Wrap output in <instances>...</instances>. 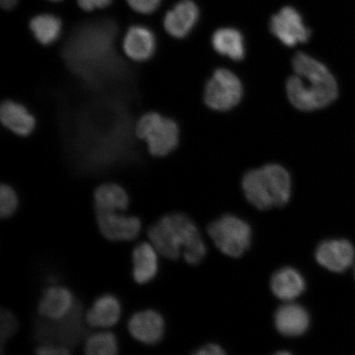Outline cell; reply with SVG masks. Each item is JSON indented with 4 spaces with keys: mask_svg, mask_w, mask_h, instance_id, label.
Here are the masks:
<instances>
[{
    "mask_svg": "<svg viewBox=\"0 0 355 355\" xmlns=\"http://www.w3.org/2000/svg\"><path fill=\"white\" fill-rule=\"evenodd\" d=\"M88 355H115L119 352L117 336L111 331H100L89 336L84 345Z\"/></svg>",
    "mask_w": 355,
    "mask_h": 355,
    "instance_id": "cell-23",
    "label": "cell"
},
{
    "mask_svg": "<svg viewBox=\"0 0 355 355\" xmlns=\"http://www.w3.org/2000/svg\"><path fill=\"white\" fill-rule=\"evenodd\" d=\"M112 0H78V6L84 11H93L108 7Z\"/></svg>",
    "mask_w": 355,
    "mask_h": 355,
    "instance_id": "cell-28",
    "label": "cell"
},
{
    "mask_svg": "<svg viewBox=\"0 0 355 355\" xmlns=\"http://www.w3.org/2000/svg\"><path fill=\"white\" fill-rule=\"evenodd\" d=\"M150 243L159 254L170 260L183 256L190 265L201 263L207 248L196 224L181 212L168 213L150 226Z\"/></svg>",
    "mask_w": 355,
    "mask_h": 355,
    "instance_id": "cell-2",
    "label": "cell"
},
{
    "mask_svg": "<svg viewBox=\"0 0 355 355\" xmlns=\"http://www.w3.org/2000/svg\"><path fill=\"white\" fill-rule=\"evenodd\" d=\"M270 31L286 46L305 43L310 38V30L304 24L298 12L291 7L282 8L270 20Z\"/></svg>",
    "mask_w": 355,
    "mask_h": 355,
    "instance_id": "cell-10",
    "label": "cell"
},
{
    "mask_svg": "<svg viewBox=\"0 0 355 355\" xmlns=\"http://www.w3.org/2000/svg\"><path fill=\"white\" fill-rule=\"evenodd\" d=\"M96 211H123L130 205V198L121 185L107 183L97 187L94 193Z\"/></svg>",
    "mask_w": 355,
    "mask_h": 355,
    "instance_id": "cell-20",
    "label": "cell"
},
{
    "mask_svg": "<svg viewBox=\"0 0 355 355\" xmlns=\"http://www.w3.org/2000/svg\"><path fill=\"white\" fill-rule=\"evenodd\" d=\"M35 353L39 355H69L71 349L65 346L54 344H39L35 348Z\"/></svg>",
    "mask_w": 355,
    "mask_h": 355,
    "instance_id": "cell-27",
    "label": "cell"
},
{
    "mask_svg": "<svg viewBox=\"0 0 355 355\" xmlns=\"http://www.w3.org/2000/svg\"><path fill=\"white\" fill-rule=\"evenodd\" d=\"M354 248L345 239H328L317 248L315 257L319 265L330 272L341 273L352 266Z\"/></svg>",
    "mask_w": 355,
    "mask_h": 355,
    "instance_id": "cell-11",
    "label": "cell"
},
{
    "mask_svg": "<svg viewBox=\"0 0 355 355\" xmlns=\"http://www.w3.org/2000/svg\"><path fill=\"white\" fill-rule=\"evenodd\" d=\"M310 315L303 306L293 302H286L281 306L274 316L276 329L284 336H303L310 326Z\"/></svg>",
    "mask_w": 355,
    "mask_h": 355,
    "instance_id": "cell-13",
    "label": "cell"
},
{
    "mask_svg": "<svg viewBox=\"0 0 355 355\" xmlns=\"http://www.w3.org/2000/svg\"><path fill=\"white\" fill-rule=\"evenodd\" d=\"M128 329L133 338L139 343L155 345L161 343L165 336L166 321L157 310H140L130 317Z\"/></svg>",
    "mask_w": 355,
    "mask_h": 355,
    "instance_id": "cell-9",
    "label": "cell"
},
{
    "mask_svg": "<svg viewBox=\"0 0 355 355\" xmlns=\"http://www.w3.org/2000/svg\"><path fill=\"white\" fill-rule=\"evenodd\" d=\"M198 8L191 0H182L166 13L164 26L175 38H184L193 29L198 19Z\"/></svg>",
    "mask_w": 355,
    "mask_h": 355,
    "instance_id": "cell-17",
    "label": "cell"
},
{
    "mask_svg": "<svg viewBox=\"0 0 355 355\" xmlns=\"http://www.w3.org/2000/svg\"><path fill=\"white\" fill-rule=\"evenodd\" d=\"M29 26L35 39L43 46H51L59 39L61 34V20L48 13L34 17Z\"/></svg>",
    "mask_w": 355,
    "mask_h": 355,
    "instance_id": "cell-22",
    "label": "cell"
},
{
    "mask_svg": "<svg viewBox=\"0 0 355 355\" xmlns=\"http://www.w3.org/2000/svg\"><path fill=\"white\" fill-rule=\"evenodd\" d=\"M243 96L241 80L232 71L217 69L205 88L206 104L212 110L225 111L237 105Z\"/></svg>",
    "mask_w": 355,
    "mask_h": 355,
    "instance_id": "cell-7",
    "label": "cell"
},
{
    "mask_svg": "<svg viewBox=\"0 0 355 355\" xmlns=\"http://www.w3.org/2000/svg\"><path fill=\"white\" fill-rule=\"evenodd\" d=\"M157 42L149 28L144 26H132L128 30L123 41L124 54L136 62H145L154 55Z\"/></svg>",
    "mask_w": 355,
    "mask_h": 355,
    "instance_id": "cell-16",
    "label": "cell"
},
{
    "mask_svg": "<svg viewBox=\"0 0 355 355\" xmlns=\"http://www.w3.org/2000/svg\"><path fill=\"white\" fill-rule=\"evenodd\" d=\"M135 133L148 145V152L154 157H165L179 144L177 123L155 112L146 113L139 119Z\"/></svg>",
    "mask_w": 355,
    "mask_h": 355,
    "instance_id": "cell-6",
    "label": "cell"
},
{
    "mask_svg": "<svg viewBox=\"0 0 355 355\" xmlns=\"http://www.w3.org/2000/svg\"><path fill=\"white\" fill-rule=\"evenodd\" d=\"M212 46L222 55L233 60H241L245 54L243 37L239 31L233 28L217 30L212 35Z\"/></svg>",
    "mask_w": 355,
    "mask_h": 355,
    "instance_id": "cell-21",
    "label": "cell"
},
{
    "mask_svg": "<svg viewBox=\"0 0 355 355\" xmlns=\"http://www.w3.org/2000/svg\"><path fill=\"white\" fill-rule=\"evenodd\" d=\"M0 119L4 127L17 136L31 135L35 127V119L25 106L15 101H4L0 108Z\"/></svg>",
    "mask_w": 355,
    "mask_h": 355,
    "instance_id": "cell-19",
    "label": "cell"
},
{
    "mask_svg": "<svg viewBox=\"0 0 355 355\" xmlns=\"http://www.w3.org/2000/svg\"><path fill=\"white\" fill-rule=\"evenodd\" d=\"M73 292L62 286H51L44 290L39 301V316L47 320L56 321L68 316L78 304Z\"/></svg>",
    "mask_w": 355,
    "mask_h": 355,
    "instance_id": "cell-12",
    "label": "cell"
},
{
    "mask_svg": "<svg viewBox=\"0 0 355 355\" xmlns=\"http://www.w3.org/2000/svg\"><path fill=\"white\" fill-rule=\"evenodd\" d=\"M100 232L110 241H132L141 230L139 217L125 216L118 211H96Z\"/></svg>",
    "mask_w": 355,
    "mask_h": 355,
    "instance_id": "cell-8",
    "label": "cell"
},
{
    "mask_svg": "<svg viewBox=\"0 0 355 355\" xmlns=\"http://www.w3.org/2000/svg\"><path fill=\"white\" fill-rule=\"evenodd\" d=\"M295 74L287 80L288 98L295 108L303 111L322 109L338 95L333 75L321 62L299 52L293 58Z\"/></svg>",
    "mask_w": 355,
    "mask_h": 355,
    "instance_id": "cell-1",
    "label": "cell"
},
{
    "mask_svg": "<svg viewBox=\"0 0 355 355\" xmlns=\"http://www.w3.org/2000/svg\"><path fill=\"white\" fill-rule=\"evenodd\" d=\"M121 300L113 294H105L98 297L85 314L88 326L95 328L112 327L121 318Z\"/></svg>",
    "mask_w": 355,
    "mask_h": 355,
    "instance_id": "cell-14",
    "label": "cell"
},
{
    "mask_svg": "<svg viewBox=\"0 0 355 355\" xmlns=\"http://www.w3.org/2000/svg\"><path fill=\"white\" fill-rule=\"evenodd\" d=\"M194 354L197 355H223L225 354V352L219 345L211 343L203 345Z\"/></svg>",
    "mask_w": 355,
    "mask_h": 355,
    "instance_id": "cell-29",
    "label": "cell"
},
{
    "mask_svg": "<svg viewBox=\"0 0 355 355\" xmlns=\"http://www.w3.org/2000/svg\"><path fill=\"white\" fill-rule=\"evenodd\" d=\"M19 0H0V6L6 10H11L17 6Z\"/></svg>",
    "mask_w": 355,
    "mask_h": 355,
    "instance_id": "cell-30",
    "label": "cell"
},
{
    "mask_svg": "<svg viewBox=\"0 0 355 355\" xmlns=\"http://www.w3.org/2000/svg\"><path fill=\"white\" fill-rule=\"evenodd\" d=\"M242 188L248 202L257 209L268 211L290 202L292 182L290 174L278 164H269L244 175Z\"/></svg>",
    "mask_w": 355,
    "mask_h": 355,
    "instance_id": "cell-3",
    "label": "cell"
},
{
    "mask_svg": "<svg viewBox=\"0 0 355 355\" xmlns=\"http://www.w3.org/2000/svg\"><path fill=\"white\" fill-rule=\"evenodd\" d=\"M128 6L141 15H152L161 4L162 0H127Z\"/></svg>",
    "mask_w": 355,
    "mask_h": 355,
    "instance_id": "cell-26",
    "label": "cell"
},
{
    "mask_svg": "<svg viewBox=\"0 0 355 355\" xmlns=\"http://www.w3.org/2000/svg\"><path fill=\"white\" fill-rule=\"evenodd\" d=\"M0 336H1V352L8 340L19 330V323L15 315L10 309H2L0 313Z\"/></svg>",
    "mask_w": 355,
    "mask_h": 355,
    "instance_id": "cell-25",
    "label": "cell"
},
{
    "mask_svg": "<svg viewBox=\"0 0 355 355\" xmlns=\"http://www.w3.org/2000/svg\"><path fill=\"white\" fill-rule=\"evenodd\" d=\"M83 319V305L78 300L72 312L60 320L37 319L34 325L35 339L39 344H54L71 349L86 336Z\"/></svg>",
    "mask_w": 355,
    "mask_h": 355,
    "instance_id": "cell-5",
    "label": "cell"
},
{
    "mask_svg": "<svg viewBox=\"0 0 355 355\" xmlns=\"http://www.w3.org/2000/svg\"><path fill=\"white\" fill-rule=\"evenodd\" d=\"M207 233L222 254L234 259L245 254L251 245V226L236 216L219 217L208 225Z\"/></svg>",
    "mask_w": 355,
    "mask_h": 355,
    "instance_id": "cell-4",
    "label": "cell"
},
{
    "mask_svg": "<svg viewBox=\"0 0 355 355\" xmlns=\"http://www.w3.org/2000/svg\"><path fill=\"white\" fill-rule=\"evenodd\" d=\"M354 274H355V270H354Z\"/></svg>",
    "mask_w": 355,
    "mask_h": 355,
    "instance_id": "cell-32",
    "label": "cell"
},
{
    "mask_svg": "<svg viewBox=\"0 0 355 355\" xmlns=\"http://www.w3.org/2000/svg\"><path fill=\"white\" fill-rule=\"evenodd\" d=\"M153 244L141 242L132 252V278L139 285H146L157 276L159 259Z\"/></svg>",
    "mask_w": 355,
    "mask_h": 355,
    "instance_id": "cell-18",
    "label": "cell"
},
{
    "mask_svg": "<svg viewBox=\"0 0 355 355\" xmlns=\"http://www.w3.org/2000/svg\"><path fill=\"white\" fill-rule=\"evenodd\" d=\"M19 206V199L12 186L3 184L0 188V216L10 218L15 214Z\"/></svg>",
    "mask_w": 355,
    "mask_h": 355,
    "instance_id": "cell-24",
    "label": "cell"
},
{
    "mask_svg": "<svg viewBox=\"0 0 355 355\" xmlns=\"http://www.w3.org/2000/svg\"><path fill=\"white\" fill-rule=\"evenodd\" d=\"M270 290L277 299L283 302H293L304 294L306 282L298 270L286 266L277 270L270 278Z\"/></svg>",
    "mask_w": 355,
    "mask_h": 355,
    "instance_id": "cell-15",
    "label": "cell"
},
{
    "mask_svg": "<svg viewBox=\"0 0 355 355\" xmlns=\"http://www.w3.org/2000/svg\"><path fill=\"white\" fill-rule=\"evenodd\" d=\"M51 1H53V2H59V1H61V0H51Z\"/></svg>",
    "mask_w": 355,
    "mask_h": 355,
    "instance_id": "cell-31",
    "label": "cell"
}]
</instances>
